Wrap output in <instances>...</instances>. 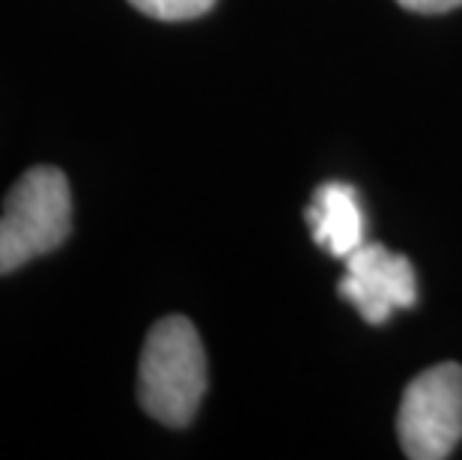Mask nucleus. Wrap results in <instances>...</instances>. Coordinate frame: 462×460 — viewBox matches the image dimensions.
<instances>
[{
    "label": "nucleus",
    "instance_id": "obj_1",
    "mask_svg": "<svg viewBox=\"0 0 462 460\" xmlns=\"http://www.w3.org/2000/svg\"><path fill=\"white\" fill-rule=\"evenodd\" d=\"M206 395V353L198 329L185 317H164L143 341L137 400L167 427H185Z\"/></svg>",
    "mask_w": 462,
    "mask_h": 460
},
{
    "label": "nucleus",
    "instance_id": "obj_2",
    "mask_svg": "<svg viewBox=\"0 0 462 460\" xmlns=\"http://www.w3.org/2000/svg\"><path fill=\"white\" fill-rule=\"evenodd\" d=\"M72 230V192L63 171L39 164L18 177L0 212V276L63 246Z\"/></svg>",
    "mask_w": 462,
    "mask_h": 460
},
{
    "label": "nucleus",
    "instance_id": "obj_3",
    "mask_svg": "<svg viewBox=\"0 0 462 460\" xmlns=\"http://www.w3.org/2000/svg\"><path fill=\"white\" fill-rule=\"evenodd\" d=\"M397 437L411 460H445L462 439V365L441 361L402 391Z\"/></svg>",
    "mask_w": 462,
    "mask_h": 460
},
{
    "label": "nucleus",
    "instance_id": "obj_4",
    "mask_svg": "<svg viewBox=\"0 0 462 460\" xmlns=\"http://www.w3.org/2000/svg\"><path fill=\"white\" fill-rule=\"evenodd\" d=\"M343 263L346 272L337 284V293L373 326L391 320L397 308H411L418 302L415 269L402 254L388 251L379 242H364Z\"/></svg>",
    "mask_w": 462,
    "mask_h": 460
},
{
    "label": "nucleus",
    "instance_id": "obj_5",
    "mask_svg": "<svg viewBox=\"0 0 462 460\" xmlns=\"http://www.w3.org/2000/svg\"><path fill=\"white\" fill-rule=\"evenodd\" d=\"M310 224V237L331 258L346 260L364 246V212L358 192L349 183H322L304 212Z\"/></svg>",
    "mask_w": 462,
    "mask_h": 460
},
{
    "label": "nucleus",
    "instance_id": "obj_6",
    "mask_svg": "<svg viewBox=\"0 0 462 460\" xmlns=\"http://www.w3.org/2000/svg\"><path fill=\"white\" fill-rule=\"evenodd\" d=\"M143 15L159 18V22H189L200 18L215 6V0H129Z\"/></svg>",
    "mask_w": 462,
    "mask_h": 460
},
{
    "label": "nucleus",
    "instance_id": "obj_7",
    "mask_svg": "<svg viewBox=\"0 0 462 460\" xmlns=\"http://www.w3.org/2000/svg\"><path fill=\"white\" fill-rule=\"evenodd\" d=\"M402 9L409 13H420V15H439V13H450V9L462 6V0H397Z\"/></svg>",
    "mask_w": 462,
    "mask_h": 460
}]
</instances>
